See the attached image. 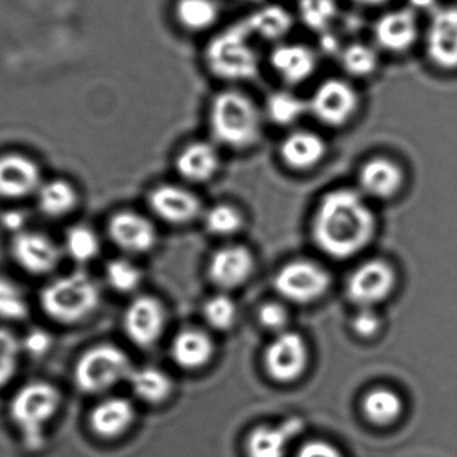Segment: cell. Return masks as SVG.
Listing matches in <instances>:
<instances>
[{
	"mask_svg": "<svg viewBox=\"0 0 457 457\" xmlns=\"http://www.w3.org/2000/svg\"><path fill=\"white\" fill-rule=\"evenodd\" d=\"M429 61L440 70H457V7H436L426 31Z\"/></svg>",
	"mask_w": 457,
	"mask_h": 457,
	"instance_id": "cell-11",
	"label": "cell"
},
{
	"mask_svg": "<svg viewBox=\"0 0 457 457\" xmlns=\"http://www.w3.org/2000/svg\"><path fill=\"white\" fill-rule=\"evenodd\" d=\"M365 418L375 426H389L402 416L403 402L391 389H373L362 400Z\"/></svg>",
	"mask_w": 457,
	"mask_h": 457,
	"instance_id": "cell-30",
	"label": "cell"
},
{
	"mask_svg": "<svg viewBox=\"0 0 457 457\" xmlns=\"http://www.w3.org/2000/svg\"><path fill=\"white\" fill-rule=\"evenodd\" d=\"M329 287V273L312 261H292L282 266L274 277V287L279 295L303 305L320 300Z\"/></svg>",
	"mask_w": 457,
	"mask_h": 457,
	"instance_id": "cell-8",
	"label": "cell"
},
{
	"mask_svg": "<svg viewBox=\"0 0 457 457\" xmlns=\"http://www.w3.org/2000/svg\"><path fill=\"white\" fill-rule=\"evenodd\" d=\"M209 126L219 144L246 149L260 138L262 115L249 96L238 90H225L212 101Z\"/></svg>",
	"mask_w": 457,
	"mask_h": 457,
	"instance_id": "cell-3",
	"label": "cell"
},
{
	"mask_svg": "<svg viewBox=\"0 0 457 457\" xmlns=\"http://www.w3.org/2000/svg\"><path fill=\"white\" fill-rule=\"evenodd\" d=\"M101 303V290L85 271H72L46 285L40 293L43 311L54 321L77 324L90 317Z\"/></svg>",
	"mask_w": 457,
	"mask_h": 457,
	"instance_id": "cell-5",
	"label": "cell"
},
{
	"mask_svg": "<svg viewBox=\"0 0 457 457\" xmlns=\"http://www.w3.org/2000/svg\"><path fill=\"white\" fill-rule=\"evenodd\" d=\"M301 23L313 32L325 34L338 15L337 0H297Z\"/></svg>",
	"mask_w": 457,
	"mask_h": 457,
	"instance_id": "cell-33",
	"label": "cell"
},
{
	"mask_svg": "<svg viewBox=\"0 0 457 457\" xmlns=\"http://www.w3.org/2000/svg\"><path fill=\"white\" fill-rule=\"evenodd\" d=\"M177 23L185 31L203 34L211 31L221 19L219 0H177L174 5Z\"/></svg>",
	"mask_w": 457,
	"mask_h": 457,
	"instance_id": "cell-27",
	"label": "cell"
},
{
	"mask_svg": "<svg viewBox=\"0 0 457 457\" xmlns=\"http://www.w3.org/2000/svg\"><path fill=\"white\" fill-rule=\"evenodd\" d=\"M297 457H344L343 453L327 442L314 440L306 443L298 451Z\"/></svg>",
	"mask_w": 457,
	"mask_h": 457,
	"instance_id": "cell-43",
	"label": "cell"
},
{
	"mask_svg": "<svg viewBox=\"0 0 457 457\" xmlns=\"http://www.w3.org/2000/svg\"><path fill=\"white\" fill-rule=\"evenodd\" d=\"M129 381L134 394L150 404H158L168 399L173 389L171 378L158 368L146 367L133 370Z\"/></svg>",
	"mask_w": 457,
	"mask_h": 457,
	"instance_id": "cell-29",
	"label": "cell"
},
{
	"mask_svg": "<svg viewBox=\"0 0 457 457\" xmlns=\"http://www.w3.org/2000/svg\"><path fill=\"white\" fill-rule=\"evenodd\" d=\"M354 333L360 337L370 338L381 329V319L373 308H361L352 321Z\"/></svg>",
	"mask_w": 457,
	"mask_h": 457,
	"instance_id": "cell-41",
	"label": "cell"
},
{
	"mask_svg": "<svg viewBox=\"0 0 457 457\" xmlns=\"http://www.w3.org/2000/svg\"><path fill=\"white\" fill-rule=\"evenodd\" d=\"M244 224L241 213L230 205H217L205 216V227L214 236L227 237L236 234Z\"/></svg>",
	"mask_w": 457,
	"mask_h": 457,
	"instance_id": "cell-38",
	"label": "cell"
},
{
	"mask_svg": "<svg viewBox=\"0 0 457 457\" xmlns=\"http://www.w3.org/2000/svg\"><path fill=\"white\" fill-rule=\"evenodd\" d=\"M106 279L112 289L120 293H130L141 284V270L130 261L117 258L106 266Z\"/></svg>",
	"mask_w": 457,
	"mask_h": 457,
	"instance_id": "cell-36",
	"label": "cell"
},
{
	"mask_svg": "<svg viewBox=\"0 0 457 457\" xmlns=\"http://www.w3.org/2000/svg\"><path fill=\"white\" fill-rule=\"evenodd\" d=\"M150 208L162 221L187 224L200 214L201 203L189 190L176 185L155 187L149 197Z\"/></svg>",
	"mask_w": 457,
	"mask_h": 457,
	"instance_id": "cell-19",
	"label": "cell"
},
{
	"mask_svg": "<svg viewBox=\"0 0 457 457\" xmlns=\"http://www.w3.org/2000/svg\"><path fill=\"white\" fill-rule=\"evenodd\" d=\"M376 219L360 193L338 189L328 193L312 222L314 244L337 260L353 257L372 241Z\"/></svg>",
	"mask_w": 457,
	"mask_h": 457,
	"instance_id": "cell-1",
	"label": "cell"
},
{
	"mask_svg": "<svg viewBox=\"0 0 457 457\" xmlns=\"http://www.w3.org/2000/svg\"><path fill=\"white\" fill-rule=\"evenodd\" d=\"M352 2L357 3L360 5H370V7H376V5L384 4V3L389 2V0H352Z\"/></svg>",
	"mask_w": 457,
	"mask_h": 457,
	"instance_id": "cell-46",
	"label": "cell"
},
{
	"mask_svg": "<svg viewBox=\"0 0 457 457\" xmlns=\"http://www.w3.org/2000/svg\"><path fill=\"white\" fill-rule=\"evenodd\" d=\"M13 260L27 273L42 276L55 270L61 261V249L45 234L23 230L15 234L11 245Z\"/></svg>",
	"mask_w": 457,
	"mask_h": 457,
	"instance_id": "cell-13",
	"label": "cell"
},
{
	"mask_svg": "<svg viewBox=\"0 0 457 457\" xmlns=\"http://www.w3.org/2000/svg\"><path fill=\"white\" fill-rule=\"evenodd\" d=\"M165 308L152 295H142L131 301L123 316L126 335L142 348L157 343L165 330Z\"/></svg>",
	"mask_w": 457,
	"mask_h": 457,
	"instance_id": "cell-12",
	"label": "cell"
},
{
	"mask_svg": "<svg viewBox=\"0 0 457 457\" xmlns=\"http://www.w3.org/2000/svg\"><path fill=\"white\" fill-rule=\"evenodd\" d=\"M359 106L356 88L341 78H329L320 83L308 101L309 112L330 128L346 125L356 115Z\"/></svg>",
	"mask_w": 457,
	"mask_h": 457,
	"instance_id": "cell-7",
	"label": "cell"
},
{
	"mask_svg": "<svg viewBox=\"0 0 457 457\" xmlns=\"http://www.w3.org/2000/svg\"><path fill=\"white\" fill-rule=\"evenodd\" d=\"M133 370L128 354L117 346H94L78 360L75 384L86 394H102L120 381L129 380Z\"/></svg>",
	"mask_w": 457,
	"mask_h": 457,
	"instance_id": "cell-6",
	"label": "cell"
},
{
	"mask_svg": "<svg viewBox=\"0 0 457 457\" xmlns=\"http://www.w3.org/2000/svg\"><path fill=\"white\" fill-rule=\"evenodd\" d=\"M396 273L386 261L370 260L360 265L346 282V295L360 308H373L394 292Z\"/></svg>",
	"mask_w": 457,
	"mask_h": 457,
	"instance_id": "cell-9",
	"label": "cell"
},
{
	"mask_svg": "<svg viewBox=\"0 0 457 457\" xmlns=\"http://www.w3.org/2000/svg\"><path fill=\"white\" fill-rule=\"evenodd\" d=\"M360 187L365 195L378 200L395 197L404 184L402 168L388 158H375L362 166Z\"/></svg>",
	"mask_w": 457,
	"mask_h": 457,
	"instance_id": "cell-20",
	"label": "cell"
},
{
	"mask_svg": "<svg viewBox=\"0 0 457 457\" xmlns=\"http://www.w3.org/2000/svg\"><path fill=\"white\" fill-rule=\"evenodd\" d=\"M308 346L297 333L282 332L269 344L265 352L266 372L277 383L298 380L308 365Z\"/></svg>",
	"mask_w": 457,
	"mask_h": 457,
	"instance_id": "cell-10",
	"label": "cell"
},
{
	"mask_svg": "<svg viewBox=\"0 0 457 457\" xmlns=\"http://www.w3.org/2000/svg\"><path fill=\"white\" fill-rule=\"evenodd\" d=\"M245 21L217 32L205 48L209 71L227 82H247L260 74L261 59Z\"/></svg>",
	"mask_w": 457,
	"mask_h": 457,
	"instance_id": "cell-2",
	"label": "cell"
},
{
	"mask_svg": "<svg viewBox=\"0 0 457 457\" xmlns=\"http://www.w3.org/2000/svg\"><path fill=\"white\" fill-rule=\"evenodd\" d=\"M176 166L182 179L201 184L213 179L219 171V152L209 142H195L179 153Z\"/></svg>",
	"mask_w": 457,
	"mask_h": 457,
	"instance_id": "cell-25",
	"label": "cell"
},
{
	"mask_svg": "<svg viewBox=\"0 0 457 457\" xmlns=\"http://www.w3.org/2000/svg\"><path fill=\"white\" fill-rule=\"evenodd\" d=\"M244 21L253 37L276 45L282 43L295 27L292 12L279 4H261Z\"/></svg>",
	"mask_w": 457,
	"mask_h": 457,
	"instance_id": "cell-22",
	"label": "cell"
},
{
	"mask_svg": "<svg viewBox=\"0 0 457 457\" xmlns=\"http://www.w3.org/2000/svg\"><path fill=\"white\" fill-rule=\"evenodd\" d=\"M413 10H432L436 8V0H410Z\"/></svg>",
	"mask_w": 457,
	"mask_h": 457,
	"instance_id": "cell-45",
	"label": "cell"
},
{
	"mask_svg": "<svg viewBox=\"0 0 457 457\" xmlns=\"http://www.w3.org/2000/svg\"><path fill=\"white\" fill-rule=\"evenodd\" d=\"M254 260L249 249L238 245L225 246L212 255L208 274L211 281L221 289L241 287L252 276Z\"/></svg>",
	"mask_w": 457,
	"mask_h": 457,
	"instance_id": "cell-17",
	"label": "cell"
},
{
	"mask_svg": "<svg viewBox=\"0 0 457 457\" xmlns=\"http://www.w3.org/2000/svg\"><path fill=\"white\" fill-rule=\"evenodd\" d=\"M303 428L298 419L285 421L278 427H260L250 434L246 450L249 457H285L290 440Z\"/></svg>",
	"mask_w": 457,
	"mask_h": 457,
	"instance_id": "cell-24",
	"label": "cell"
},
{
	"mask_svg": "<svg viewBox=\"0 0 457 457\" xmlns=\"http://www.w3.org/2000/svg\"><path fill=\"white\" fill-rule=\"evenodd\" d=\"M37 195V205L42 213L54 219L66 216L74 211L78 204L77 190L63 179H53L42 184Z\"/></svg>",
	"mask_w": 457,
	"mask_h": 457,
	"instance_id": "cell-28",
	"label": "cell"
},
{
	"mask_svg": "<svg viewBox=\"0 0 457 457\" xmlns=\"http://www.w3.org/2000/svg\"><path fill=\"white\" fill-rule=\"evenodd\" d=\"M419 19L415 10L389 11L383 13L373 26V37L380 50L402 54L418 42Z\"/></svg>",
	"mask_w": 457,
	"mask_h": 457,
	"instance_id": "cell-14",
	"label": "cell"
},
{
	"mask_svg": "<svg viewBox=\"0 0 457 457\" xmlns=\"http://www.w3.org/2000/svg\"><path fill=\"white\" fill-rule=\"evenodd\" d=\"M29 314L24 293L11 279L0 277V319L7 321L23 320Z\"/></svg>",
	"mask_w": 457,
	"mask_h": 457,
	"instance_id": "cell-35",
	"label": "cell"
},
{
	"mask_svg": "<svg viewBox=\"0 0 457 457\" xmlns=\"http://www.w3.org/2000/svg\"><path fill=\"white\" fill-rule=\"evenodd\" d=\"M289 314L287 308L278 303H266L258 311V321L265 329L282 333L287 327Z\"/></svg>",
	"mask_w": 457,
	"mask_h": 457,
	"instance_id": "cell-40",
	"label": "cell"
},
{
	"mask_svg": "<svg viewBox=\"0 0 457 457\" xmlns=\"http://www.w3.org/2000/svg\"><path fill=\"white\" fill-rule=\"evenodd\" d=\"M271 70L289 86L308 82L319 69L316 51L301 43H278L269 55Z\"/></svg>",
	"mask_w": 457,
	"mask_h": 457,
	"instance_id": "cell-15",
	"label": "cell"
},
{
	"mask_svg": "<svg viewBox=\"0 0 457 457\" xmlns=\"http://www.w3.org/2000/svg\"><path fill=\"white\" fill-rule=\"evenodd\" d=\"M282 161L295 170H308L324 160L327 145L321 137L312 131H295L282 142Z\"/></svg>",
	"mask_w": 457,
	"mask_h": 457,
	"instance_id": "cell-23",
	"label": "cell"
},
{
	"mask_svg": "<svg viewBox=\"0 0 457 457\" xmlns=\"http://www.w3.org/2000/svg\"><path fill=\"white\" fill-rule=\"evenodd\" d=\"M204 319L209 327L216 330H228L237 319V306L230 297L217 295L209 298L204 305Z\"/></svg>",
	"mask_w": 457,
	"mask_h": 457,
	"instance_id": "cell-37",
	"label": "cell"
},
{
	"mask_svg": "<svg viewBox=\"0 0 457 457\" xmlns=\"http://www.w3.org/2000/svg\"><path fill=\"white\" fill-rule=\"evenodd\" d=\"M21 345L12 333L0 328V388L7 386L18 370Z\"/></svg>",
	"mask_w": 457,
	"mask_h": 457,
	"instance_id": "cell-39",
	"label": "cell"
},
{
	"mask_svg": "<svg viewBox=\"0 0 457 457\" xmlns=\"http://www.w3.org/2000/svg\"><path fill=\"white\" fill-rule=\"evenodd\" d=\"M241 2L249 3V4H262L263 0H241Z\"/></svg>",
	"mask_w": 457,
	"mask_h": 457,
	"instance_id": "cell-47",
	"label": "cell"
},
{
	"mask_svg": "<svg viewBox=\"0 0 457 457\" xmlns=\"http://www.w3.org/2000/svg\"><path fill=\"white\" fill-rule=\"evenodd\" d=\"M136 420V410L129 400L110 397L99 403L90 415L93 431L104 439H114L125 434Z\"/></svg>",
	"mask_w": 457,
	"mask_h": 457,
	"instance_id": "cell-21",
	"label": "cell"
},
{
	"mask_svg": "<svg viewBox=\"0 0 457 457\" xmlns=\"http://www.w3.org/2000/svg\"><path fill=\"white\" fill-rule=\"evenodd\" d=\"M37 163L21 154L0 157V197L18 200L37 193L42 187Z\"/></svg>",
	"mask_w": 457,
	"mask_h": 457,
	"instance_id": "cell-18",
	"label": "cell"
},
{
	"mask_svg": "<svg viewBox=\"0 0 457 457\" xmlns=\"http://www.w3.org/2000/svg\"><path fill=\"white\" fill-rule=\"evenodd\" d=\"M338 62L346 74L353 78H368L378 71L380 58L373 46L353 42L338 51Z\"/></svg>",
	"mask_w": 457,
	"mask_h": 457,
	"instance_id": "cell-31",
	"label": "cell"
},
{
	"mask_svg": "<svg viewBox=\"0 0 457 457\" xmlns=\"http://www.w3.org/2000/svg\"><path fill=\"white\" fill-rule=\"evenodd\" d=\"M3 227L10 231H15L16 234L23 231L24 216L21 212H8L3 216Z\"/></svg>",
	"mask_w": 457,
	"mask_h": 457,
	"instance_id": "cell-44",
	"label": "cell"
},
{
	"mask_svg": "<svg viewBox=\"0 0 457 457\" xmlns=\"http://www.w3.org/2000/svg\"><path fill=\"white\" fill-rule=\"evenodd\" d=\"M61 394L45 381L21 386L10 404V416L19 429L24 447L40 453L46 445V428L61 407Z\"/></svg>",
	"mask_w": 457,
	"mask_h": 457,
	"instance_id": "cell-4",
	"label": "cell"
},
{
	"mask_svg": "<svg viewBox=\"0 0 457 457\" xmlns=\"http://www.w3.org/2000/svg\"><path fill=\"white\" fill-rule=\"evenodd\" d=\"M265 112L269 120L276 125L289 126L309 112V107L308 102L292 91L278 90L271 93L266 99Z\"/></svg>",
	"mask_w": 457,
	"mask_h": 457,
	"instance_id": "cell-32",
	"label": "cell"
},
{
	"mask_svg": "<svg viewBox=\"0 0 457 457\" xmlns=\"http://www.w3.org/2000/svg\"><path fill=\"white\" fill-rule=\"evenodd\" d=\"M21 349L31 354L39 357L47 353L51 346V336L42 329H34L24 336L23 343H21Z\"/></svg>",
	"mask_w": 457,
	"mask_h": 457,
	"instance_id": "cell-42",
	"label": "cell"
},
{
	"mask_svg": "<svg viewBox=\"0 0 457 457\" xmlns=\"http://www.w3.org/2000/svg\"><path fill=\"white\" fill-rule=\"evenodd\" d=\"M66 252L77 262H88L98 255L101 242L93 228L87 227H74L67 231Z\"/></svg>",
	"mask_w": 457,
	"mask_h": 457,
	"instance_id": "cell-34",
	"label": "cell"
},
{
	"mask_svg": "<svg viewBox=\"0 0 457 457\" xmlns=\"http://www.w3.org/2000/svg\"><path fill=\"white\" fill-rule=\"evenodd\" d=\"M213 353V341L201 330H182L171 344V357L184 370H195L205 367Z\"/></svg>",
	"mask_w": 457,
	"mask_h": 457,
	"instance_id": "cell-26",
	"label": "cell"
},
{
	"mask_svg": "<svg viewBox=\"0 0 457 457\" xmlns=\"http://www.w3.org/2000/svg\"><path fill=\"white\" fill-rule=\"evenodd\" d=\"M110 238L120 249L134 254L152 250L157 244L154 225L136 212H120L110 220Z\"/></svg>",
	"mask_w": 457,
	"mask_h": 457,
	"instance_id": "cell-16",
	"label": "cell"
}]
</instances>
